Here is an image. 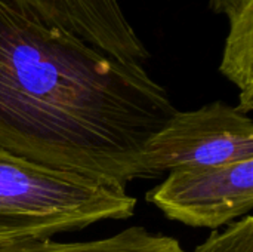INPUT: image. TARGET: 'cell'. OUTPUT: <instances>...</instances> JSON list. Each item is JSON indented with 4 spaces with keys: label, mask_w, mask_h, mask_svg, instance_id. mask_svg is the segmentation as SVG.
<instances>
[{
    "label": "cell",
    "mask_w": 253,
    "mask_h": 252,
    "mask_svg": "<svg viewBox=\"0 0 253 252\" xmlns=\"http://www.w3.org/2000/svg\"><path fill=\"white\" fill-rule=\"evenodd\" d=\"M176 108L139 64L119 61L0 0V150L126 189Z\"/></svg>",
    "instance_id": "obj_1"
},
{
    "label": "cell",
    "mask_w": 253,
    "mask_h": 252,
    "mask_svg": "<svg viewBox=\"0 0 253 252\" xmlns=\"http://www.w3.org/2000/svg\"><path fill=\"white\" fill-rule=\"evenodd\" d=\"M135 208L136 199L126 189L39 166L0 150V244L127 220Z\"/></svg>",
    "instance_id": "obj_2"
},
{
    "label": "cell",
    "mask_w": 253,
    "mask_h": 252,
    "mask_svg": "<svg viewBox=\"0 0 253 252\" xmlns=\"http://www.w3.org/2000/svg\"><path fill=\"white\" fill-rule=\"evenodd\" d=\"M253 159V122L224 101L175 111L145 143L135 181L154 180L182 168L216 166Z\"/></svg>",
    "instance_id": "obj_3"
},
{
    "label": "cell",
    "mask_w": 253,
    "mask_h": 252,
    "mask_svg": "<svg viewBox=\"0 0 253 252\" xmlns=\"http://www.w3.org/2000/svg\"><path fill=\"white\" fill-rule=\"evenodd\" d=\"M145 199L169 220L190 227L230 226L252 212L253 159L172 171Z\"/></svg>",
    "instance_id": "obj_4"
},
{
    "label": "cell",
    "mask_w": 253,
    "mask_h": 252,
    "mask_svg": "<svg viewBox=\"0 0 253 252\" xmlns=\"http://www.w3.org/2000/svg\"><path fill=\"white\" fill-rule=\"evenodd\" d=\"M24 12L129 64L150 58L117 0H7Z\"/></svg>",
    "instance_id": "obj_5"
},
{
    "label": "cell",
    "mask_w": 253,
    "mask_h": 252,
    "mask_svg": "<svg viewBox=\"0 0 253 252\" xmlns=\"http://www.w3.org/2000/svg\"><path fill=\"white\" fill-rule=\"evenodd\" d=\"M0 252H187L168 235L142 226L127 227L113 236L84 242H58L50 238H27L0 244Z\"/></svg>",
    "instance_id": "obj_6"
},
{
    "label": "cell",
    "mask_w": 253,
    "mask_h": 252,
    "mask_svg": "<svg viewBox=\"0 0 253 252\" xmlns=\"http://www.w3.org/2000/svg\"><path fill=\"white\" fill-rule=\"evenodd\" d=\"M227 16L230 33L219 71L239 89V105L236 107L249 114L253 108V0Z\"/></svg>",
    "instance_id": "obj_7"
},
{
    "label": "cell",
    "mask_w": 253,
    "mask_h": 252,
    "mask_svg": "<svg viewBox=\"0 0 253 252\" xmlns=\"http://www.w3.org/2000/svg\"><path fill=\"white\" fill-rule=\"evenodd\" d=\"M193 252H253V218L248 215L222 232H213Z\"/></svg>",
    "instance_id": "obj_8"
},
{
    "label": "cell",
    "mask_w": 253,
    "mask_h": 252,
    "mask_svg": "<svg viewBox=\"0 0 253 252\" xmlns=\"http://www.w3.org/2000/svg\"><path fill=\"white\" fill-rule=\"evenodd\" d=\"M249 0H209V6L215 13L230 15Z\"/></svg>",
    "instance_id": "obj_9"
}]
</instances>
